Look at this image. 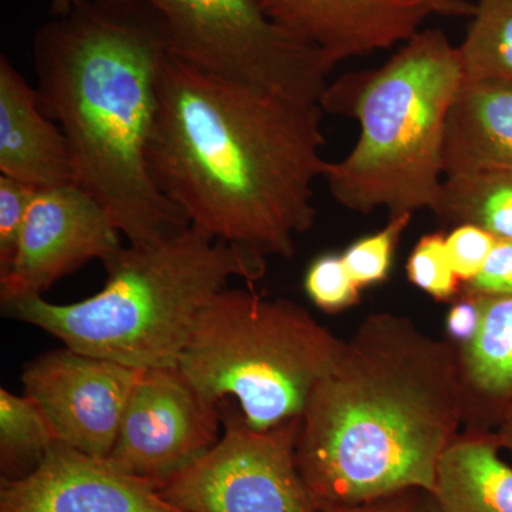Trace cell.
Returning <instances> with one entry per match:
<instances>
[{"label": "cell", "instance_id": "obj_1", "mask_svg": "<svg viewBox=\"0 0 512 512\" xmlns=\"http://www.w3.org/2000/svg\"><path fill=\"white\" fill-rule=\"evenodd\" d=\"M325 110L201 72L170 55L148 167L191 227L262 256L292 258L315 225Z\"/></svg>", "mask_w": 512, "mask_h": 512}, {"label": "cell", "instance_id": "obj_2", "mask_svg": "<svg viewBox=\"0 0 512 512\" xmlns=\"http://www.w3.org/2000/svg\"><path fill=\"white\" fill-rule=\"evenodd\" d=\"M466 409L460 355L392 313L369 316L302 414L296 460L318 507L433 493Z\"/></svg>", "mask_w": 512, "mask_h": 512}, {"label": "cell", "instance_id": "obj_3", "mask_svg": "<svg viewBox=\"0 0 512 512\" xmlns=\"http://www.w3.org/2000/svg\"><path fill=\"white\" fill-rule=\"evenodd\" d=\"M168 57L157 16L114 0H84L52 16L33 40L40 106L69 141L77 185L131 247H150L190 227L148 167Z\"/></svg>", "mask_w": 512, "mask_h": 512}, {"label": "cell", "instance_id": "obj_4", "mask_svg": "<svg viewBox=\"0 0 512 512\" xmlns=\"http://www.w3.org/2000/svg\"><path fill=\"white\" fill-rule=\"evenodd\" d=\"M107 279L67 305L42 295L3 302L9 318L77 352L146 370L178 365L198 316L232 279L264 278L265 256L188 227L150 247H128L103 264Z\"/></svg>", "mask_w": 512, "mask_h": 512}, {"label": "cell", "instance_id": "obj_5", "mask_svg": "<svg viewBox=\"0 0 512 512\" xmlns=\"http://www.w3.org/2000/svg\"><path fill=\"white\" fill-rule=\"evenodd\" d=\"M461 82L457 46L443 30L421 29L379 69L329 83L319 101L325 113L360 124L348 156L326 165L333 200L360 214L431 210L444 180L447 113Z\"/></svg>", "mask_w": 512, "mask_h": 512}, {"label": "cell", "instance_id": "obj_6", "mask_svg": "<svg viewBox=\"0 0 512 512\" xmlns=\"http://www.w3.org/2000/svg\"><path fill=\"white\" fill-rule=\"evenodd\" d=\"M299 303L225 288L198 316L178 369L207 402L234 400L249 427L302 417L345 348Z\"/></svg>", "mask_w": 512, "mask_h": 512}, {"label": "cell", "instance_id": "obj_7", "mask_svg": "<svg viewBox=\"0 0 512 512\" xmlns=\"http://www.w3.org/2000/svg\"><path fill=\"white\" fill-rule=\"evenodd\" d=\"M150 9L174 59L201 72L319 103L335 66L266 18L254 0H114Z\"/></svg>", "mask_w": 512, "mask_h": 512}, {"label": "cell", "instance_id": "obj_8", "mask_svg": "<svg viewBox=\"0 0 512 512\" xmlns=\"http://www.w3.org/2000/svg\"><path fill=\"white\" fill-rule=\"evenodd\" d=\"M221 439L158 491L185 512H319L296 460L302 417L249 427L234 400L220 403Z\"/></svg>", "mask_w": 512, "mask_h": 512}, {"label": "cell", "instance_id": "obj_9", "mask_svg": "<svg viewBox=\"0 0 512 512\" xmlns=\"http://www.w3.org/2000/svg\"><path fill=\"white\" fill-rule=\"evenodd\" d=\"M220 406L207 402L178 366L146 369L121 417L110 460L160 488L221 439Z\"/></svg>", "mask_w": 512, "mask_h": 512}, {"label": "cell", "instance_id": "obj_10", "mask_svg": "<svg viewBox=\"0 0 512 512\" xmlns=\"http://www.w3.org/2000/svg\"><path fill=\"white\" fill-rule=\"evenodd\" d=\"M107 211L79 185L36 190L12 266L0 276L3 302L42 295L93 259L106 264L123 249Z\"/></svg>", "mask_w": 512, "mask_h": 512}, {"label": "cell", "instance_id": "obj_11", "mask_svg": "<svg viewBox=\"0 0 512 512\" xmlns=\"http://www.w3.org/2000/svg\"><path fill=\"white\" fill-rule=\"evenodd\" d=\"M141 372L64 346L28 363L22 383L25 396L45 414L57 441L109 457Z\"/></svg>", "mask_w": 512, "mask_h": 512}, {"label": "cell", "instance_id": "obj_12", "mask_svg": "<svg viewBox=\"0 0 512 512\" xmlns=\"http://www.w3.org/2000/svg\"><path fill=\"white\" fill-rule=\"evenodd\" d=\"M266 18L333 66L412 39L433 16H471L467 0H254Z\"/></svg>", "mask_w": 512, "mask_h": 512}, {"label": "cell", "instance_id": "obj_13", "mask_svg": "<svg viewBox=\"0 0 512 512\" xmlns=\"http://www.w3.org/2000/svg\"><path fill=\"white\" fill-rule=\"evenodd\" d=\"M0 512H185L109 457L56 441L29 476L0 483Z\"/></svg>", "mask_w": 512, "mask_h": 512}, {"label": "cell", "instance_id": "obj_14", "mask_svg": "<svg viewBox=\"0 0 512 512\" xmlns=\"http://www.w3.org/2000/svg\"><path fill=\"white\" fill-rule=\"evenodd\" d=\"M0 173L36 190L77 185L62 128L46 116L36 90L5 55L0 56Z\"/></svg>", "mask_w": 512, "mask_h": 512}, {"label": "cell", "instance_id": "obj_15", "mask_svg": "<svg viewBox=\"0 0 512 512\" xmlns=\"http://www.w3.org/2000/svg\"><path fill=\"white\" fill-rule=\"evenodd\" d=\"M441 158L444 177L512 173L511 82L463 77L448 109Z\"/></svg>", "mask_w": 512, "mask_h": 512}, {"label": "cell", "instance_id": "obj_16", "mask_svg": "<svg viewBox=\"0 0 512 512\" xmlns=\"http://www.w3.org/2000/svg\"><path fill=\"white\" fill-rule=\"evenodd\" d=\"M430 495L441 512H512V467L493 441L457 436L440 458Z\"/></svg>", "mask_w": 512, "mask_h": 512}, {"label": "cell", "instance_id": "obj_17", "mask_svg": "<svg viewBox=\"0 0 512 512\" xmlns=\"http://www.w3.org/2000/svg\"><path fill=\"white\" fill-rule=\"evenodd\" d=\"M431 211L447 224L474 225L500 241H512V173L447 175Z\"/></svg>", "mask_w": 512, "mask_h": 512}, {"label": "cell", "instance_id": "obj_18", "mask_svg": "<svg viewBox=\"0 0 512 512\" xmlns=\"http://www.w3.org/2000/svg\"><path fill=\"white\" fill-rule=\"evenodd\" d=\"M480 323L461 349L464 389L488 397L512 394V296H478Z\"/></svg>", "mask_w": 512, "mask_h": 512}, {"label": "cell", "instance_id": "obj_19", "mask_svg": "<svg viewBox=\"0 0 512 512\" xmlns=\"http://www.w3.org/2000/svg\"><path fill=\"white\" fill-rule=\"evenodd\" d=\"M57 441L45 414L29 397L0 390V471L2 480L29 476Z\"/></svg>", "mask_w": 512, "mask_h": 512}, {"label": "cell", "instance_id": "obj_20", "mask_svg": "<svg viewBox=\"0 0 512 512\" xmlns=\"http://www.w3.org/2000/svg\"><path fill=\"white\" fill-rule=\"evenodd\" d=\"M457 50L464 79L512 83V0H478Z\"/></svg>", "mask_w": 512, "mask_h": 512}, {"label": "cell", "instance_id": "obj_21", "mask_svg": "<svg viewBox=\"0 0 512 512\" xmlns=\"http://www.w3.org/2000/svg\"><path fill=\"white\" fill-rule=\"evenodd\" d=\"M412 212L392 215L386 227L359 239L343 254L346 268L359 288L386 281L403 232L409 228Z\"/></svg>", "mask_w": 512, "mask_h": 512}, {"label": "cell", "instance_id": "obj_22", "mask_svg": "<svg viewBox=\"0 0 512 512\" xmlns=\"http://www.w3.org/2000/svg\"><path fill=\"white\" fill-rule=\"evenodd\" d=\"M409 281L437 301L457 295L460 279L454 272L443 234L424 235L417 242L406 265Z\"/></svg>", "mask_w": 512, "mask_h": 512}, {"label": "cell", "instance_id": "obj_23", "mask_svg": "<svg viewBox=\"0 0 512 512\" xmlns=\"http://www.w3.org/2000/svg\"><path fill=\"white\" fill-rule=\"evenodd\" d=\"M309 299L325 312H340L356 305L360 288L350 276L342 255H320L303 279Z\"/></svg>", "mask_w": 512, "mask_h": 512}, {"label": "cell", "instance_id": "obj_24", "mask_svg": "<svg viewBox=\"0 0 512 512\" xmlns=\"http://www.w3.org/2000/svg\"><path fill=\"white\" fill-rule=\"evenodd\" d=\"M36 188L0 175V276L12 266Z\"/></svg>", "mask_w": 512, "mask_h": 512}, {"label": "cell", "instance_id": "obj_25", "mask_svg": "<svg viewBox=\"0 0 512 512\" xmlns=\"http://www.w3.org/2000/svg\"><path fill=\"white\" fill-rule=\"evenodd\" d=\"M498 239L474 225H460L446 237L451 265L464 284L476 278L487 264Z\"/></svg>", "mask_w": 512, "mask_h": 512}, {"label": "cell", "instance_id": "obj_26", "mask_svg": "<svg viewBox=\"0 0 512 512\" xmlns=\"http://www.w3.org/2000/svg\"><path fill=\"white\" fill-rule=\"evenodd\" d=\"M464 289L476 296H512V241L498 239L483 271Z\"/></svg>", "mask_w": 512, "mask_h": 512}, {"label": "cell", "instance_id": "obj_27", "mask_svg": "<svg viewBox=\"0 0 512 512\" xmlns=\"http://www.w3.org/2000/svg\"><path fill=\"white\" fill-rule=\"evenodd\" d=\"M480 323V298L470 295L458 299L447 313L446 326L453 342L467 345L476 335Z\"/></svg>", "mask_w": 512, "mask_h": 512}, {"label": "cell", "instance_id": "obj_28", "mask_svg": "<svg viewBox=\"0 0 512 512\" xmlns=\"http://www.w3.org/2000/svg\"><path fill=\"white\" fill-rule=\"evenodd\" d=\"M412 493L393 495L372 503L348 505V507H319V512H413L416 503L413 501Z\"/></svg>", "mask_w": 512, "mask_h": 512}, {"label": "cell", "instance_id": "obj_29", "mask_svg": "<svg viewBox=\"0 0 512 512\" xmlns=\"http://www.w3.org/2000/svg\"><path fill=\"white\" fill-rule=\"evenodd\" d=\"M83 2L84 0H50V13L52 16L64 15Z\"/></svg>", "mask_w": 512, "mask_h": 512}, {"label": "cell", "instance_id": "obj_30", "mask_svg": "<svg viewBox=\"0 0 512 512\" xmlns=\"http://www.w3.org/2000/svg\"><path fill=\"white\" fill-rule=\"evenodd\" d=\"M413 512H441L440 508L437 507L436 501L433 500V497L430 495L429 501H424V503H416V507H414Z\"/></svg>", "mask_w": 512, "mask_h": 512}]
</instances>
